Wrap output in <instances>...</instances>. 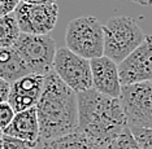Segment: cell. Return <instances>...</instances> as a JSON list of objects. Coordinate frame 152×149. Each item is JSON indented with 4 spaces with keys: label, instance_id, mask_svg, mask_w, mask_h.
Listing matches in <instances>:
<instances>
[{
    "label": "cell",
    "instance_id": "obj_1",
    "mask_svg": "<svg viewBox=\"0 0 152 149\" xmlns=\"http://www.w3.org/2000/svg\"><path fill=\"white\" fill-rule=\"evenodd\" d=\"M39 140H51L78 130L77 93L51 70L44 75L43 89L37 105Z\"/></svg>",
    "mask_w": 152,
    "mask_h": 149
},
{
    "label": "cell",
    "instance_id": "obj_2",
    "mask_svg": "<svg viewBox=\"0 0 152 149\" xmlns=\"http://www.w3.org/2000/svg\"><path fill=\"white\" fill-rule=\"evenodd\" d=\"M77 101L78 130L104 148L127 127L121 99L91 88L77 93Z\"/></svg>",
    "mask_w": 152,
    "mask_h": 149
},
{
    "label": "cell",
    "instance_id": "obj_3",
    "mask_svg": "<svg viewBox=\"0 0 152 149\" xmlns=\"http://www.w3.org/2000/svg\"><path fill=\"white\" fill-rule=\"evenodd\" d=\"M104 33V56L117 65L142 44L146 35L137 21L127 16H116L103 25Z\"/></svg>",
    "mask_w": 152,
    "mask_h": 149
},
{
    "label": "cell",
    "instance_id": "obj_4",
    "mask_svg": "<svg viewBox=\"0 0 152 149\" xmlns=\"http://www.w3.org/2000/svg\"><path fill=\"white\" fill-rule=\"evenodd\" d=\"M65 44L70 52L94 60L104 56V33L102 22L94 16H81L68 23Z\"/></svg>",
    "mask_w": 152,
    "mask_h": 149
},
{
    "label": "cell",
    "instance_id": "obj_5",
    "mask_svg": "<svg viewBox=\"0 0 152 149\" xmlns=\"http://www.w3.org/2000/svg\"><path fill=\"white\" fill-rule=\"evenodd\" d=\"M13 48L33 74L46 75L52 70L56 43L50 35L20 34Z\"/></svg>",
    "mask_w": 152,
    "mask_h": 149
},
{
    "label": "cell",
    "instance_id": "obj_6",
    "mask_svg": "<svg viewBox=\"0 0 152 149\" xmlns=\"http://www.w3.org/2000/svg\"><path fill=\"white\" fill-rule=\"evenodd\" d=\"M120 99L127 127L152 129V81L122 86Z\"/></svg>",
    "mask_w": 152,
    "mask_h": 149
},
{
    "label": "cell",
    "instance_id": "obj_7",
    "mask_svg": "<svg viewBox=\"0 0 152 149\" xmlns=\"http://www.w3.org/2000/svg\"><path fill=\"white\" fill-rule=\"evenodd\" d=\"M52 70L75 93L92 88L90 61L65 48L56 49Z\"/></svg>",
    "mask_w": 152,
    "mask_h": 149
},
{
    "label": "cell",
    "instance_id": "obj_8",
    "mask_svg": "<svg viewBox=\"0 0 152 149\" xmlns=\"http://www.w3.org/2000/svg\"><path fill=\"white\" fill-rule=\"evenodd\" d=\"M13 15L22 34L48 35L56 26L58 17L57 4H26L18 3Z\"/></svg>",
    "mask_w": 152,
    "mask_h": 149
},
{
    "label": "cell",
    "instance_id": "obj_9",
    "mask_svg": "<svg viewBox=\"0 0 152 149\" xmlns=\"http://www.w3.org/2000/svg\"><path fill=\"white\" fill-rule=\"evenodd\" d=\"M121 86L152 81V35H146L142 44L118 64Z\"/></svg>",
    "mask_w": 152,
    "mask_h": 149
},
{
    "label": "cell",
    "instance_id": "obj_10",
    "mask_svg": "<svg viewBox=\"0 0 152 149\" xmlns=\"http://www.w3.org/2000/svg\"><path fill=\"white\" fill-rule=\"evenodd\" d=\"M44 75L27 74L18 81L11 83L8 104L15 113H20L30 108H35L43 89Z\"/></svg>",
    "mask_w": 152,
    "mask_h": 149
},
{
    "label": "cell",
    "instance_id": "obj_11",
    "mask_svg": "<svg viewBox=\"0 0 152 149\" xmlns=\"http://www.w3.org/2000/svg\"><path fill=\"white\" fill-rule=\"evenodd\" d=\"M92 77V88L99 93L113 99L121 97V82L118 74V65L110 58L103 56L90 60Z\"/></svg>",
    "mask_w": 152,
    "mask_h": 149
},
{
    "label": "cell",
    "instance_id": "obj_12",
    "mask_svg": "<svg viewBox=\"0 0 152 149\" xmlns=\"http://www.w3.org/2000/svg\"><path fill=\"white\" fill-rule=\"evenodd\" d=\"M3 134L30 143L39 144V123L35 108L16 113L12 122L3 130Z\"/></svg>",
    "mask_w": 152,
    "mask_h": 149
},
{
    "label": "cell",
    "instance_id": "obj_13",
    "mask_svg": "<svg viewBox=\"0 0 152 149\" xmlns=\"http://www.w3.org/2000/svg\"><path fill=\"white\" fill-rule=\"evenodd\" d=\"M27 74L31 73L15 48H0V78L13 83Z\"/></svg>",
    "mask_w": 152,
    "mask_h": 149
},
{
    "label": "cell",
    "instance_id": "obj_14",
    "mask_svg": "<svg viewBox=\"0 0 152 149\" xmlns=\"http://www.w3.org/2000/svg\"><path fill=\"white\" fill-rule=\"evenodd\" d=\"M40 149H105L103 145L98 144L91 137L85 135L82 131L75 130L64 136L56 139L42 141Z\"/></svg>",
    "mask_w": 152,
    "mask_h": 149
},
{
    "label": "cell",
    "instance_id": "obj_15",
    "mask_svg": "<svg viewBox=\"0 0 152 149\" xmlns=\"http://www.w3.org/2000/svg\"><path fill=\"white\" fill-rule=\"evenodd\" d=\"M21 31L17 25L16 17L13 13L4 17H0V48L13 47L18 39Z\"/></svg>",
    "mask_w": 152,
    "mask_h": 149
},
{
    "label": "cell",
    "instance_id": "obj_16",
    "mask_svg": "<svg viewBox=\"0 0 152 149\" xmlns=\"http://www.w3.org/2000/svg\"><path fill=\"white\" fill-rule=\"evenodd\" d=\"M105 149H140V147L137 143V140L134 139L130 129L126 127L118 136L115 137L107 145Z\"/></svg>",
    "mask_w": 152,
    "mask_h": 149
},
{
    "label": "cell",
    "instance_id": "obj_17",
    "mask_svg": "<svg viewBox=\"0 0 152 149\" xmlns=\"http://www.w3.org/2000/svg\"><path fill=\"white\" fill-rule=\"evenodd\" d=\"M37 147L38 143H30V141H25L3 134V140H1L3 149H35Z\"/></svg>",
    "mask_w": 152,
    "mask_h": 149
},
{
    "label": "cell",
    "instance_id": "obj_18",
    "mask_svg": "<svg viewBox=\"0 0 152 149\" xmlns=\"http://www.w3.org/2000/svg\"><path fill=\"white\" fill-rule=\"evenodd\" d=\"M130 129V127H129ZM134 139L139 144L140 149H152V129H130Z\"/></svg>",
    "mask_w": 152,
    "mask_h": 149
},
{
    "label": "cell",
    "instance_id": "obj_19",
    "mask_svg": "<svg viewBox=\"0 0 152 149\" xmlns=\"http://www.w3.org/2000/svg\"><path fill=\"white\" fill-rule=\"evenodd\" d=\"M15 114V110L12 109V106L8 102H0V130L3 131L5 127H8Z\"/></svg>",
    "mask_w": 152,
    "mask_h": 149
},
{
    "label": "cell",
    "instance_id": "obj_20",
    "mask_svg": "<svg viewBox=\"0 0 152 149\" xmlns=\"http://www.w3.org/2000/svg\"><path fill=\"white\" fill-rule=\"evenodd\" d=\"M18 0H0V17L8 16L15 12L18 5Z\"/></svg>",
    "mask_w": 152,
    "mask_h": 149
},
{
    "label": "cell",
    "instance_id": "obj_21",
    "mask_svg": "<svg viewBox=\"0 0 152 149\" xmlns=\"http://www.w3.org/2000/svg\"><path fill=\"white\" fill-rule=\"evenodd\" d=\"M9 91H11V83L0 78V102H8Z\"/></svg>",
    "mask_w": 152,
    "mask_h": 149
},
{
    "label": "cell",
    "instance_id": "obj_22",
    "mask_svg": "<svg viewBox=\"0 0 152 149\" xmlns=\"http://www.w3.org/2000/svg\"><path fill=\"white\" fill-rule=\"evenodd\" d=\"M18 1L26 4H55L56 0H18Z\"/></svg>",
    "mask_w": 152,
    "mask_h": 149
},
{
    "label": "cell",
    "instance_id": "obj_23",
    "mask_svg": "<svg viewBox=\"0 0 152 149\" xmlns=\"http://www.w3.org/2000/svg\"><path fill=\"white\" fill-rule=\"evenodd\" d=\"M131 1L137 3L139 5H143V7H152V0H131Z\"/></svg>",
    "mask_w": 152,
    "mask_h": 149
},
{
    "label": "cell",
    "instance_id": "obj_24",
    "mask_svg": "<svg viewBox=\"0 0 152 149\" xmlns=\"http://www.w3.org/2000/svg\"><path fill=\"white\" fill-rule=\"evenodd\" d=\"M1 140H3V131L0 130V149H3L1 148Z\"/></svg>",
    "mask_w": 152,
    "mask_h": 149
}]
</instances>
